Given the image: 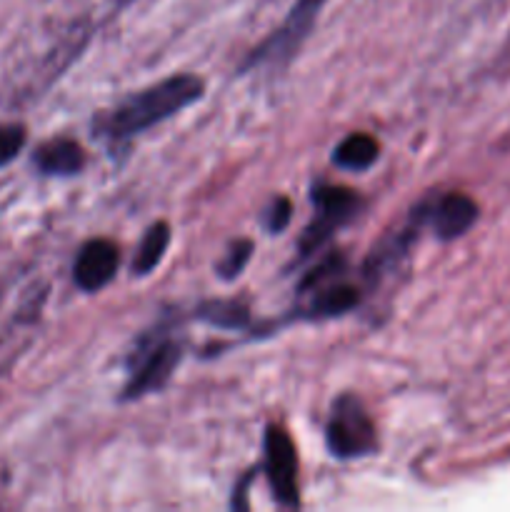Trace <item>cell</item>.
Wrapping results in <instances>:
<instances>
[{"label": "cell", "instance_id": "8fae6325", "mask_svg": "<svg viewBox=\"0 0 510 512\" xmlns=\"http://www.w3.org/2000/svg\"><path fill=\"white\" fill-rule=\"evenodd\" d=\"M170 243V228L168 223H153L148 230H145L143 240L138 245V253H135L133 260V273L135 275H148L153 273L155 268L163 260L165 250H168Z\"/></svg>", "mask_w": 510, "mask_h": 512}, {"label": "cell", "instance_id": "6da1fadb", "mask_svg": "<svg viewBox=\"0 0 510 512\" xmlns=\"http://www.w3.org/2000/svg\"><path fill=\"white\" fill-rule=\"evenodd\" d=\"M200 98H203V80L195 75H173L123 100L110 113L105 133L113 138H130L163 123Z\"/></svg>", "mask_w": 510, "mask_h": 512}, {"label": "cell", "instance_id": "8992f818", "mask_svg": "<svg viewBox=\"0 0 510 512\" xmlns=\"http://www.w3.org/2000/svg\"><path fill=\"white\" fill-rule=\"evenodd\" d=\"M265 473L273 498L285 508H295L298 500V455L293 440L280 425L265 430Z\"/></svg>", "mask_w": 510, "mask_h": 512}, {"label": "cell", "instance_id": "5b68a950", "mask_svg": "<svg viewBox=\"0 0 510 512\" xmlns=\"http://www.w3.org/2000/svg\"><path fill=\"white\" fill-rule=\"evenodd\" d=\"M180 355H183L180 343L168 338H153L148 345H140L138 355L133 358L130 383L123 390V400L143 398L145 393L168 383L173 370L178 368Z\"/></svg>", "mask_w": 510, "mask_h": 512}, {"label": "cell", "instance_id": "30bf717a", "mask_svg": "<svg viewBox=\"0 0 510 512\" xmlns=\"http://www.w3.org/2000/svg\"><path fill=\"white\" fill-rule=\"evenodd\" d=\"M333 160L345 170H368L378 160V143L365 133H353L335 148Z\"/></svg>", "mask_w": 510, "mask_h": 512}, {"label": "cell", "instance_id": "ba28073f", "mask_svg": "<svg viewBox=\"0 0 510 512\" xmlns=\"http://www.w3.org/2000/svg\"><path fill=\"white\" fill-rule=\"evenodd\" d=\"M433 230L440 240H453L468 233L478 220V205L465 193H448L433 203L428 210Z\"/></svg>", "mask_w": 510, "mask_h": 512}, {"label": "cell", "instance_id": "3957f363", "mask_svg": "<svg viewBox=\"0 0 510 512\" xmlns=\"http://www.w3.org/2000/svg\"><path fill=\"white\" fill-rule=\"evenodd\" d=\"M323 3L325 0H298L295 8L290 10L288 18L283 20V25H280L270 38H265L263 43L248 55L245 68H250V65H263V63L268 65L283 63V60L293 58L295 50L300 48V43H303V40L310 35V30H313Z\"/></svg>", "mask_w": 510, "mask_h": 512}, {"label": "cell", "instance_id": "52a82bcc", "mask_svg": "<svg viewBox=\"0 0 510 512\" xmlns=\"http://www.w3.org/2000/svg\"><path fill=\"white\" fill-rule=\"evenodd\" d=\"M120 255L110 240H90L80 248L78 260H75L73 278L75 285L85 293L103 290L118 273Z\"/></svg>", "mask_w": 510, "mask_h": 512}, {"label": "cell", "instance_id": "7a4b0ae2", "mask_svg": "<svg viewBox=\"0 0 510 512\" xmlns=\"http://www.w3.org/2000/svg\"><path fill=\"white\" fill-rule=\"evenodd\" d=\"M325 440H328V448L335 458L348 460L373 453L375 445H378L375 425L358 398L343 395V398L335 400L328 428H325Z\"/></svg>", "mask_w": 510, "mask_h": 512}, {"label": "cell", "instance_id": "5bb4252c", "mask_svg": "<svg viewBox=\"0 0 510 512\" xmlns=\"http://www.w3.org/2000/svg\"><path fill=\"white\" fill-rule=\"evenodd\" d=\"M250 253H253V243H250V240H235V243L228 248V253H225V258L215 265L220 278L223 280L238 278L240 270L248 265Z\"/></svg>", "mask_w": 510, "mask_h": 512}, {"label": "cell", "instance_id": "277c9868", "mask_svg": "<svg viewBox=\"0 0 510 512\" xmlns=\"http://www.w3.org/2000/svg\"><path fill=\"white\" fill-rule=\"evenodd\" d=\"M313 203L318 208V218L303 230L300 235V255L308 258L313 255L335 230L348 223L358 210V195L348 188H335V185H318L313 190Z\"/></svg>", "mask_w": 510, "mask_h": 512}, {"label": "cell", "instance_id": "9c48e42d", "mask_svg": "<svg viewBox=\"0 0 510 512\" xmlns=\"http://www.w3.org/2000/svg\"><path fill=\"white\" fill-rule=\"evenodd\" d=\"M35 165L45 175H75L83 170L85 153L75 140L60 138L35 150Z\"/></svg>", "mask_w": 510, "mask_h": 512}, {"label": "cell", "instance_id": "9a60e30c", "mask_svg": "<svg viewBox=\"0 0 510 512\" xmlns=\"http://www.w3.org/2000/svg\"><path fill=\"white\" fill-rule=\"evenodd\" d=\"M25 145V128L20 123L0 125V168L13 163Z\"/></svg>", "mask_w": 510, "mask_h": 512}, {"label": "cell", "instance_id": "4fadbf2b", "mask_svg": "<svg viewBox=\"0 0 510 512\" xmlns=\"http://www.w3.org/2000/svg\"><path fill=\"white\" fill-rule=\"evenodd\" d=\"M198 318L205 320L210 325H218V328H243L248 323V308L233 300H213V303H205L198 308Z\"/></svg>", "mask_w": 510, "mask_h": 512}, {"label": "cell", "instance_id": "7c38bea8", "mask_svg": "<svg viewBox=\"0 0 510 512\" xmlns=\"http://www.w3.org/2000/svg\"><path fill=\"white\" fill-rule=\"evenodd\" d=\"M358 303V290L353 285H333V288L318 293V298L310 303V318H333V315L348 313Z\"/></svg>", "mask_w": 510, "mask_h": 512}, {"label": "cell", "instance_id": "2e32d148", "mask_svg": "<svg viewBox=\"0 0 510 512\" xmlns=\"http://www.w3.org/2000/svg\"><path fill=\"white\" fill-rule=\"evenodd\" d=\"M263 223L270 233H280L285 225L290 223V200L288 198H275L273 203L265 208Z\"/></svg>", "mask_w": 510, "mask_h": 512}]
</instances>
